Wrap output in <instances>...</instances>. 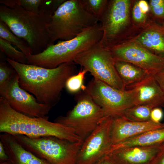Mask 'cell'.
I'll use <instances>...</instances> for the list:
<instances>
[{
	"instance_id": "6da1fadb",
	"label": "cell",
	"mask_w": 164,
	"mask_h": 164,
	"mask_svg": "<svg viewBox=\"0 0 164 164\" xmlns=\"http://www.w3.org/2000/svg\"><path fill=\"white\" fill-rule=\"evenodd\" d=\"M6 60L18 75L20 87L33 94L39 103L51 108L59 102L67 81L77 70L73 62L50 69L19 63L8 57Z\"/></svg>"
},
{
	"instance_id": "7a4b0ae2",
	"label": "cell",
	"mask_w": 164,
	"mask_h": 164,
	"mask_svg": "<svg viewBox=\"0 0 164 164\" xmlns=\"http://www.w3.org/2000/svg\"><path fill=\"white\" fill-rule=\"evenodd\" d=\"M0 3V21L26 43L33 55L42 52L50 45L47 24L53 15L29 12L15 0H1Z\"/></svg>"
},
{
	"instance_id": "3957f363",
	"label": "cell",
	"mask_w": 164,
	"mask_h": 164,
	"mask_svg": "<svg viewBox=\"0 0 164 164\" xmlns=\"http://www.w3.org/2000/svg\"><path fill=\"white\" fill-rule=\"evenodd\" d=\"M0 132L31 138L53 136L73 142L82 141L72 128L48 120V117H30L12 108L0 97Z\"/></svg>"
},
{
	"instance_id": "277c9868",
	"label": "cell",
	"mask_w": 164,
	"mask_h": 164,
	"mask_svg": "<svg viewBox=\"0 0 164 164\" xmlns=\"http://www.w3.org/2000/svg\"><path fill=\"white\" fill-rule=\"evenodd\" d=\"M102 35L101 24L98 22L71 39L58 41L40 53L26 56L27 64L52 69L73 62L78 54L99 42Z\"/></svg>"
},
{
	"instance_id": "5b68a950",
	"label": "cell",
	"mask_w": 164,
	"mask_h": 164,
	"mask_svg": "<svg viewBox=\"0 0 164 164\" xmlns=\"http://www.w3.org/2000/svg\"><path fill=\"white\" fill-rule=\"evenodd\" d=\"M98 22V20L86 10L81 0H66L47 24L50 45L57 40L71 39Z\"/></svg>"
},
{
	"instance_id": "8992f818",
	"label": "cell",
	"mask_w": 164,
	"mask_h": 164,
	"mask_svg": "<svg viewBox=\"0 0 164 164\" xmlns=\"http://www.w3.org/2000/svg\"><path fill=\"white\" fill-rule=\"evenodd\" d=\"M132 1L110 0L99 19L102 36L101 42L111 48L132 39L130 35L138 29L132 22L130 11Z\"/></svg>"
},
{
	"instance_id": "52a82bcc",
	"label": "cell",
	"mask_w": 164,
	"mask_h": 164,
	"mask_svg": "<svg viewBox=\"0 0 164 164\" xmlns=\"http://www.w3.org/2000/svg\"><path fill=\"white\" fill-rule=\"evenodd\" d=\"M25 149L50 164H76L83 141L73 142L53 136L31 138L13 135Z\"/></svg>"
},
{
	"instance_id": "ba28073f",
	"label": "cell",
	"mask_w": 164,
	"mask_h": 164,
	"mask_svg": "<svg viewBox=\"0 0 164 164\" xmlns=\"http://www.w3.org/2000/svg\"><path fill=\"white\" fill-rule=\"evenodd\" d=\"M73 62L83 67L93 78L116 89L125 90L115 68V60L110 49L104 46L101 41L78 54Z\"/></svg>"
},
{
	"instance_id": "9c48e42d",
	"label": "cell",
	"mask_w": 164,
	"mask_h": 164,
	"mask_svg": "<svg viewBox=\"0 0 164 164\" xmlns=\"http://www.w3.org/2000/svg\"><path fill=\"white\" fill-rule=\"evenodd\" d=\"M77 94L76 105L65 115L58 117L54 122L72 129L84 141L106 115L101 108L83 91Z\"/></svg>"
},
{
	"instance_id": "30bf717a",
	"label": "cell",
	"mask_w": 164,
	"mask_h": 164,
	"mask_svg": "<svg viewBox=\"0 0 164 164\" xmlns=\"http://www.w3.org/2000/svg\"><path fill=\"white\" fill-rule=\"evenodd\" d=\"M104 111L106 116H122L134 105L130 90H121L93 78L82 90Z\"/></svg>"
},
{
	"instance_id": "8fae6325",
	"label": "cell",
	"mask_w": 164,
	"mask_h": 164,
	"mask_svg": "<svg viewBox=\"0 0 164 164\" xmlns=\"http://www.w3.org/2000/svg\"><path fill=\"white\" fill-rule=\"evenodd\" d=\"M112 117L104 116L83 141L77 157L76 164H93L108 155L112 145Z\"/></svg>"
},
{
	"instance_id": "7c38bea8",
	"label": "cell",
	"mask_w": 164,
	"mask_h": 164,
	"mask_svg": "<svg viewBox=\"0 0 164 164\" xmlns=\"http://www.w3.org/2000/svg\"><path fill=\"white\" fill-rule=\"evenodd\" d=\"M0 95L14 110L30 117H46L51 108L39 103L33 96L20 87L17 73L0 87Z\"/></svg>"
},
{
	"instance_id": "4fadbf2b",
	"label": "cell",
	"mask_w": 164,
	"mask_h": 164,
	"mask_svg": "<svg viewBox=\"0 0 164 164\" xmlns=\"http://www.w3.org/2000/svg\"><path fill=\"white\" fill-rule=\"evenodd\" d=\"M110 49L115 60L132 63L152 76L164 70V58L132 41L129 40Z\"/></svg>"
},
{
	"instance_id": "5bb4252c",
	"label": "cell",
	"mask_w": 164,
	"mask_h": 164,
	"mask_svg": "<svg viewBox=\"0 0 164 164\" xmlns=\"http://www.w3.org/2000/svg\"><path fill=\"white\" fill-rule=\"evenodd\" d=\"M112 117L111 137L112 145L145 132L164 128V123L160 122L155 123L151 121L145 122H135L127 120L123 116Z\"/></svg>"
},
{
	"instance_id": "9a60e30c",
	"label": "cell",
	"mask_w": 164,
	"mask_h": 164,
	"mask_svg": "<svg viewBox=\"0 0 164 164\" xmlns=\"http://www.w3.org/2000/svg\"><path fill=\"white\" fill-rule=\"evenodd\" d=\"M160 144L118 149L111 151L107 155L116 164H151L159 151Z\"/></svg>"
},
{
	"instance_id": "2e32d148",
	"label": "cell",
	"mask_w": 164,
	"mask_h": 164,
	"mask_svg": "<svg viewBox=\"0 0 164 164\" xmlns=\"http://www.w3.org/2000/svg\"><path fill=\"white\" fill-rule=\"evenodd\" d=\"M128 90L132 91L134 105L164 107L163 93L153 76H150Z\"/></svg>"
},
{
	"instance_id": "e0dca14e",
	"label": "cell",
	"mask_w": 164,
	"mask_h": 164,
	"mask_svg": "<svg viewBox=\"0 0 164 164\" xmlns=\"http://www.w3.org/2000/svg\"><path fill=\"white\" fill-rule=\"evenodd\" d=\"M164 58V26L154 21L130 40Z\"/></svg>"
},
{
	"instance_id": "ac0fdd59",
	"label": "cell",
	"mask_w": 164,
	"mask_h": 164,
	"mask_svg": "<svg viewBox=\"0 0 164 164\" xmlns=\"http://www.w3.org/2000/svg\"><path fill=\"white\" fill-rule=\"evenodd\" d=\"M0 139L12 164H50L25 149L13 135L1 133Z\"/></svg>"
},
{
	"instance_id": "d6986e66",
	"label": "cell",
	"mask_w": 164,
	"mask_h": 164,
	"mask_svg": "<svg viewBox=\"0 0 164 164\" xmlns=\"http://www.w3.org/2000/svg\"><path fill=\"white\" fill-rule=\"evenodd\" d=\"M114 64L125 90L129 89L151 76L142 68L128 62L115 60Z\"/></svg>"
},
{
	"instance_id": "ffe728a7",
	"label": "cell",
	"mask_w": 164,
	"mask_h": 164,
	"mask_svg": "<svg viewBox=\"0 0 164 164\" xmlns=\"http://www.w3.org/2000/svg\"><path fill=\"white\" fill-rule=\"evenodd\" d=\"M164 142V128L150 130L112 145L108 153L118 149L133 146H151L160 144Z\"/></svg>"
},
{
	"instance_id": "44dd1931",
	"label": "cell",
	"mask_w": 164,
	"mask_h": 164,
	"mask_svg": "<svg viewBox=\"0 0 164 164\" xmlns=\"http://www.w3.org/2000/svg\"><path fill=\"white\" fill-rule=\"evenodd\" d=\"M152 107L146 105H134L126 109L123 116L130 121L145 122L150 121Z\"/></svg>"
},
{
	"instance_id": "7402d4cb",
	"label": "cell",
	"mask_w": 164,
	"mask_h": 164,
	"mask_svg": "<svg viewBox=\"0 0 164 164\" xmlns=\"http://www.w3.org/2000/svg\"><path fill=\"white\" fill-rule=\"evenodd\" d=\"M0 38L15 46L26 56L33 54L31 49L26 43L14 34L7 26L1 21Z\"/></svg>"
},
{
	"instance_id": "603a6c76",
	"label": "cell",
	"mask_w": 164,
	"mask_h": 164,
	"mask_svg": "<svg viewBox=\"0 0 164 164\" xmlns=\"http://www.w3.org/2000/svg\"><path fill=\"white\" fill-rule=\"evenodd\" d=\"M0 49L8 58L15 62L27 64L26 55L6 40L0 38Z\"/></svg>"
},
{
	"instance_id": "cb8c5ba5",
	"label": "cell",
	"mask_w": 164,
	"mask_h": 164,
	"mask_svg": "<svg viewBox=\"0 0 164 164\" xmlns=\"http://www.w3.org/2000/svg\"><path fill=\"white\" fill-rule=\"evenodd\" d=\"M132 20L134 25L137 28L144 29L150 25L153 21L149 19L148 14L144 13L135 1L132 3Z\"/></svg>"
},
{
	"instance_id": "d4e9b609",
	"label": "cell",
	"mask_w": 164,
	"mask_h": 164,
	"mask_svg": "<svg viewBox=\"0 0 164 164\" xmlns=\"http://www.w3.org/2000/svg\"><path fill=\"white\" fill-rule=\"evenodd\" d=\"M83 6L98 20L104 12L108 5L107 0H81Z\"/></svg>"
},
{
	"instance_id": "484cf974",
	"label": "cell",
	"mask_w": 164,
	"mask_h": 164,
	"mask_svg": "<svg viewBox=\"0 0 164 164\" xmlns=\"http://www.w3.org/2000/svg\"><path fill=\"white\" fill-rule=\"evenodd\" d=\"M87 72V70L83 68L77 74L70 77L67 81L65 85V87L67 91L72 93L80 91L84 86L83 82Z\"/></svg>"
},
{
	"instance_id": "4316f807",
	"label": "cell",
	"mask_w": 164,
	"mask_h": 164,
	"mask_svg": "<svg viewBox=\"0 0 164 164\" xmlns=\"http://www.w3.org/2000/svg\"><path fill=\"white\" fill-rule=\"evenodd\" d=\"M16 72L10 65L6 62L0 63V87L9 82L16 74Z\"/></svg>"
},
{
	"instance_id": "83f0119b",
	"label": "cell",
	"mask_w": 164,
	"mask_h": 164,
	"mask_svg": "<svg viewBox=\"0 0 164 164\" xmlns=\"http://www.w3.org/2000/svg\"><path fill=\"white\" fill-rule=\"evenodd\" d=\"M149 4L152 15L164 20V0H150Z\"/></svg>"
},
{
	"instance_id": "f1b7e54d",
	"label": "cell",
	"mask_w": 164,
	"mask_h": 164,
	"mask_svg": "<svg viewBox=\"0 0 164 164\" xmlns=\"http://www.w3.org/2000/svg\"><path fill=\"white\" fill-rule=\"evenodd\" d=\"M163 116V112L161 108H153L150 114V121L155 123L160 122Z\"/></svg>"
},
{
	"instance_id": "f546056e",
	"label": "cell",
	"mask_w": 164,
	"mask_h": 164,
	"mask_svg": "<svg viewBox=\"0 0 164 164\" xmlns=\"http://www.w3.org/2000/svg\"><path fill=\"white\" fill-rule=\"evenodd\" d=\"M151 164H164V142L160 144L159 151Z\"/></svg>"
},
{
	"instance_id": "4dcf8cb0",
	"label": "cell",
	"mask_w": 164,
	"mask_h": 164,
	"mask_svg": "<svg viewBox=\"0 0 164 164\" xmlns=\"http://www.w3.org/2000/svg\"><path fill=\"white\" fill-rule=\"evenodd\" d=\"M153 77L161 87L164 95V70Z\"/></svg>"
},
{
	"instance_id": "1f68e13d",
	"label": "cell",
	"mask_w": 164,
	"mask_h": 164,
	"mask_svg": "<svg viewBox=\"0 0 164 164\" xmlns=\"http://www.w3.org/2000/svg\"><path fill=\"white\" fill-rule=\"evenodd\" d=\"M137 2L142 12L145 14H148L150 8L149 4L145 0H137Z\"/></svg>"
},
{
	"instance_id": "d6a6232c",
	"label": "cell",
	"mask_w": 164,
	"mask_h": 164,
	"mask_svg": "<svg viewBox=\"0 0 164 164\" xmlns=\"http://www.w3.org/2000/svg\"><path fill=\"white\" fill-rule=\"evenodd\" d=\"M9 160L2 142L0 141V162Z\"/></svg>"
},
{
	"instance_id": "836d02e7",
	"label": "cell",
	"mask_w": 164,
	"mask_h": 164,
	"mask_svg": "<svg viewBox=\"0 0 164 164\" xmlns=\"http://www.w3.org/2000/svg\"><path fill=\"white\" fill-rule=\"evenodd\" d=\"M93 164H116L108 155L103 157Z\"/></svg>"
},
{
	"instance_id": "e575fe53",
	"label": "cell",
	"mask_w": 164,
	"mask_h": 164,
	"mask_svg": "<svg viewBox=\"0 0 164 164\" xmlns=\"http://www.w3.org/2000/svg\"><path fill=\"white\" fill-rule=\"evenodd\" d=\"M0 164H12L11 161L9 160L8 161L0 162Z\"/></svg>"
}]
</instances>
